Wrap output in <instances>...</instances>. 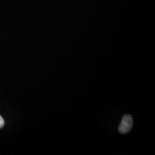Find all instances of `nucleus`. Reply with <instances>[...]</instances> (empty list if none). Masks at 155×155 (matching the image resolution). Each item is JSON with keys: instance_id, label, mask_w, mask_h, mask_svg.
Listing matches in <instances>:
<instances>
[{"instance_id": "f257e3e1", "label": "nucleus", "mask_w": 155, "mask_h": 155, "mask_svg": "<svg viewBox=\"0 0 155 155\" xmlns=\"http://www.w3.org/2000/svg\"><path fill=\"white\" fill-rule=\"evenodd\" d=\"M133 120L130 115H125L123 117L121 123L118 127V131L121 134H127L129 132L133 127Z\"/></svg>"}, {"instance_id": "f03ea898", "label": "nucleus", "mask_w": 155, "mask_h": 155, "mask_svg": "<svg viewBox=\"0 0 155 155\" xmlns=\"http://www.w3.org/2000/svg\"><path fill=\"white\" fill-rule=\"evenodd\" d=\"M5 124V121L3 119V118L0 116V128L3 127Z\"/></svg>"}]
</instances>
